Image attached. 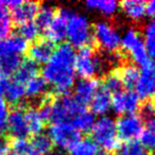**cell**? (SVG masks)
<instances>
[{
	"mask_svg": "<svg viewBox=\"0 0 155 155\" xmlns=\"http://www.w3.org/2000/svg\"><path fill=\"white\" fill-rule=\"evenodd\" d=\"M123 13L132 20H141L146 15V2L138 0H124L120 3Z\"/></svg>",
	"mask_w": 155,
	"mask_h": 155,
	"instance_id": "24",
	"label": "cell"
},
{
	"mask_svg": "<svg viewBox=\"0 0 155 155\" xmlns=\"http://www.w3.org/2000/svg\"><path fill=\"white\" fill-rule=\"evenodd\" d=\"M56 10H54L51 5H39V9L35 16V24L38 27L39 30L45 31L50 24L53 20L54 16H55Z\"/></svg>",
	"mask_w": 155,
	"mask_h": 155,
	"instance_id": "28",
	"label": "cell"
},
{
	"mask_svg": "<svg viewBox=\"0 0 155 155\" xmlns=\"http://www.w3.org/2000/svg\"><path fill=\"white\" fill-rule=\"evenodd\" d=\"M143 41L147 53L150 58H155V17L152 18L143 29Z\"/></svg>",
	"mask_w": 155,
	"mask_h": 155,
	"instance_id": "31",
	"label": "cell"
},
{
	"mask_svg": "<svg viewBox=\"0 0 155 155\" xmlns=\"http://www.w3.org/2000/svg\"><path fill=\"white\" fill-rule=\"evenodd\" d=\"M118 155H150V152L147 151L140 142L136 140L127 141L125 143L121 144L119 150L117 151Z\"/></svg>",
	"mask_w": 155,
	"mask_h": 155,
	"instance_id": "36",
	"label": "cell"
},
{
	"mask_svg": "<svg viewBox=\"0 0 155 155\" xmlns=\"http://www.w3.org/2000/svg\"><path fill=\"white\" fill-rule=\"evenodd\" d=\"M28 41L18 36L17 34H13L2 41H0V55L1 54L21 55L26 51H28Z\"/></svg>",
	"mask_w": 155,
	"mask_h": 155,
	"instance_id": "17",
	"label": "cell"
},
{
	"mask_svg": "<svg viewBox=\"0 0 155 155\" xmlns=\"http://www.w3.org/2000/svg\"><path fill=\"white\" fill-rule=\"evenodd\" d=\"M37 72H38V65L30 58H27L21 62L19 68L14 74V79L22 84H26L33 77L37 75Z\"/></svg>",
	"mask_w": 155,
	"mask_h": 155,
	"instance_id": "25",
	"label": "cell"
},
{
	"mask_svg": "<svg viewBox=\"0 0 155 155\" xmlns=\"http://www.w3.org/2000/svg\"><path fill=\"white\" fill-rule=\"evenodd\" d=\"M101 87L103 89H105L107 93H110V95H114L117 94L119 91H122V83H121L120 79L118 78L117 73L114 71H110L104 77L103 81H102V85Z\"/></svg>",
	"mask_w": 155,
	"mask_h": 155,
	"instance_id": "35",
	"label": "cell"
},
{
	"mask_svg": "<svg viewBox=\"0 0 155 155\" xmlns=\"http://www.w3.org/2000/svg\"><path fill=\"white\" fill-rule=\"evenodd\" d=\"M85 5L89 10L97 11L103 15H113L118 9V3L113 0H88Z\"/></svg>",
	"mask_w": 155,
	"mask_h": 155,
	"instance_id": "29",
	"label": "cell"
},
{
	"mask_svg": "<svg viewBox=\"0 0 155 155\" xmlns=\"http://www.w3.org/2000/svg\"><path fill=\"white\" fill-rule=\"evenodd\" d=\"M30 142L34 155H46L51 152L52 149H53V143H52L51 139L46 134L35 135Z\"/></svg>",
	"mask_w": 155,
	"mask_h": 155,
	"instance_id": "30",
	"label": "cell"
},
{
	"mask_svg": "<svg viewBox=\"0 0 155 155\" xmlns=\"http://www.w3.org/2000/svg\"><path fill=\"white\" fill-rule=\"evenodd\" d=\"M5 79L1 73H0V99H3V87H5Z\"/></svg>",
	"mask_w": 155,
	"mask_h": 155,
	"instance_id": "42",
	"label": "cell"
},
{
	"mask_svg": "<svg viewBox=\"0 0 155 155\" xmlns=\"http://www.w3.org/2000/svg\"><path fill=\"white\" fill-rule=\"evenodd\" d=\"M140 113L138 116L142 120V122L147 124L155 123V101L147 100L139 106Z\"/></svg>",
	"mask_w": 155,
	"mask_h": 155,
	"instance_id": "37",
	"label": "cell"
},
{
	"mask_svg": "<svg viewBox=\"0 0 155 155\" xmlns=\"http://www.w3.org/2000/svg\"><path fill=\"white\" fill-rule=\"evenodd\" d=\"M9 110H8L7 102L3 99H0V135L7 130Z\"/></svg>",
	"mask_w": 155,
	"mask_h": 155,
	"instance_id": "39",
	"label": "cell"
},
{
	"mask_svg": "<svg viewBox=\"0 0 155 155\" xmlns=\"http://www.w3.org/2000/svg\"><path fill=\"white\" fill-rule=\"evenodd\" d=\"M115 72L120 79L122 86H125L129 91L135 87L138 78H139V69L137 68L136 65L132 63L121 64L120 66L117 67V69H115Z\"/></svg>",
	"mask_w": 155,
	"mask_h": 155,
	"instance_id": "18",
	"label": "cell"
},
{
	"mask_svg": "<svg viewBox=\"0 0 155 155\" xmlns=\"http://www.w3.org/2000/svg\"><path fill=\"white\" fill-rule=\"evenodd\" d=\"M140 144L149 152L155 151V123L147 124L139 136Z\"/></svg>",
	"mask_w": 155,
	"mask_h": 155,
	"instance_id": "34",
	"label": "cell"
},
{
	"mask_svg": "<svg viewBox=\"0 0 155 155\" xmlns=\"http://www.w3.org/2000/svg\"><path fill=\"white\" fill-rule=\"evenodd\" d=\"M91 139L103 149V152L114 154L120 148V139L117 135L116 121L110 117L102 116L95 121L91 130Z\"/></svg>",
	"mask_w": 155,
	"mask_h": 155,
	"instance_id": "3",
	"label": "cell"
},
{
	"mask_svg": "<svg viewBox=\"0 0 155 155\" xmlns=\"http://www.w3.org/2000/svg\"><path fill=\"white\" fill-rule=\"evenodd\" d=\"M154 95H155V93H154ZM154 101H155V100H154Z\"/></svg>",
	"mask_w": 155,
	"mask_h": 155,
	"instance_id": "44",
	"label": "cell"
},
{
	"mask_svg": "<svg viewBox=\"0 0 155 155\" xmlns=\"http://www.w3.org/2000/svg\"><path fill=\"white\" fill-rule=\"evenodd\" d=\"M121 48L133 62L140 66H143L150 60L141 34L133 28L125 31L123 37H121Z\"/></svg>",
	"mask_w": 155,
	"mask_h": 155,
	"instance_id": "6",
	"label": "cell"
},
{
	"mask_svg": "<svg viewBox=\"0 0 155 155\" xmlns=\"http://www.w3.org/2000/svg\"><path fill=\"white\" fill-rule=\"evenodd\" d=\"M25 89L29 98H44L48 94V83L41 75H35L25 84Z\"/></svg>",
	"mask_w": 155,
	"mask_h": 155,
	"instance_id": "22",
	"label": "cell"
},
{
	"mask_svg": "<svg viewBox=\"0 0 155 155\" xmlns=\"http://www.w3.org/2000/svg\"><path fill=\"white\" fill-rule=\"evenodd\" d=\"M49 137L53 146L67 150L74 142L81 139L80 133L69 122L52 123L49 127Z\"/></svg>",
	"mask_w": 155,
	"mask_h": 155,
	"instance_id": "8",
	"label": "cell"
},
{
	"mask_svg": "<svg viewBox=\"0 0 155 155\" xmlns=\"http://www.w3.org/2000/svg\"><path fill=\"white\" fill-rule=\"evenodd\" d=\"M9 153V142L3 136L0 135V155H7Z\"/></svg>",
	"mask_w": 155,
	"mask_h": 155,
	"instance_id": "40",
	"label": "cell"
},
{
	"mask_svg": "<svg viewBox=\"0 0 155 155\" xmlns=\"http://www.w3.org/2000/svg\"><path fill=\"white\" fill-rule=\"evenodd\" d=\"M69 10L61 8L56 10L55 16L50 24V26L45 30L46 39L51 41L52 44H62L66 38V21Z\"/></svg>",
	"mask_w": 155,
	"mask_h": 155,
	"instance_id": "12",
	"label": "cell"
},
{
	"mask_svg": "<svg viewBox=\"0 0 155 155\" xmlns=\"http://www.w3.org/2000/svg\"><path fill=\"white\" fill-rule=\"evenodd\" d=\"M54 44L48 39H37L33 41V44L28 48L29 58L34 63L38 64H46L53 54Z\"/></svg>",
	"mask_w": 155,
	"mask_h": 155,
	"instance_id": "15",
	"label": "cell"
},
{
	"mask_svg": "<svg viewBox=\"0 0 155 155\" xmlns=\"http://www.w3.org/2000/svg\"><path fill=\"white\" fill-rule=\"evenodd\" d=\"M70 124L77 130L79 133L83 132L86 133L91 130V127L95 124V115L91 112L87 110L86 108L83 110L81 113L77 115L72 120L70 121Z\"/></svg>",
	"mask_w": 155,
	"mask_h": 155,
	"instance_id": "26",
	"label": "cell"
},
{
	"mask_svg": "<svg viewBox=\"0 0 155 155\" xmlns=\"http://www.w3.org/2000/svg\"><path fill=\"white\" fill-rule=\"evenodd\" d=\"M66 38L69 45L79 49L91 46L93 37V27L84 15L69 10L66 21Z\"/></svg>",
	"mask_w": 155,
	"mask_h": 155,
	"instance_id": "2",
	"label": "cell"
},
{
	"mask_svg": "<svg viewBox=\"0 0 155 155\" xmlns=\"http://www.w3.org/2000/svg\"><path fill=\"white\" fill-rule=\"evenodd\" d=\"M12 151L21 155H34L31 142L26 138H14L12 141Z\"/></svg>",
	"mask_w": 155,
	"mask_h": 155,
	"instance_id": "38",
	"label": "cell"
},
{
	"mask_svg": "<svg viewBox=\"0 0 155 155\" xmlns=\"http://www.w3.org/2000/svg\"><path fill=\"white\" fill-rule=\"evenodd\" d=\"M41 30L34 21H28L25 24L18 25L17 35L27 41H35L38 39Z\"/></svg>",
	"mask_w": 155,
	"mask_h": 155,
	"instance_id": "32",
	"label": "cell"
},
{
	"mask_svg": "<svg viewBox=\"0 0 155 155\" xmlns=\"http://www.w3.org/2000/svg\"><path fill=\"white\" fill-rule=\"evenodd\" d=\"M104 61L91 46H85L75 53L74 71L81 79H94L103 69Z\"/></svg>",
	"mask_w": 155,
	"mask_h": 155,
	"instance_id": "4",
	"label": "cell"
},
{
	"mask_svg": "<svg viewBox=\"0 0 155 155\" xmlns=\"http://www.w3.org/2000/svg\"><path fill=\"white\" fill-rule=\"evenodd\" d=\"M117 135L125 141L135 140L143 131V122L136 114L123 115L116 121Z\"/></svg>",
	"mask_w": 155,
	"mask_h": 155,
	"instance_id": "9",
	"label": "cell"
},
{
	"mask_svg": "<svg viewBox=\"0 0 155 155\" xmlns=\"http://www.w3.org/2000/svg\"><path fill=\"white\" fill-rule=\"evenodd\" d=\"M74 48L68 43L60 44L41 70V77L53 87L54 95L68 94L74 85Z\"/></svg>",
	"mask_w": 155,
	"mask_h": 155,
	"instance_id": "1",
	"label": "cell"
},
{
	"mask_svg": "<svg viewBox=\"0 0 155 155\" xmlns=\"http://www.w3.org/2000/svg\"><path fill=\"white\" fill-rule=\"evenodd\" d=\"M12 31V18L10 10L0 2V41L10 36Z\"/></svg>",
	"mask_w": 155,
	"mask_h": 155,
	"instance_id": "33",
	"label": "cell"
},
{
	"mask_svg": "<svg viewBox=\"0 0 155 155\" xmlns=\"http://www.w3.org/2000/svg\"><path fill=\"white\" fill-rule=\"evenodd\" d=\"M140 106V99L133 91H121L112 97V108L118 115L135 114Z\"/></svg>",
	"mask_w": 155,
	"mask_h": 155,
	"instance_id": "11",
	"label": "cell"
},
{
	"mask_svg": "<svg viewBox=\"0 0 155 155\" xmlns=\"http://www.w3.org/2000/svg\"><path fill=\"white\" fill-rule=\"evenodd\" d=\"M99 87V82L95 79H81L74 85L73 99L82 106H85L91 103Z\"/></svg>",
	"mask_w": 155,
	"mask_h": 155,
	"instance_id": "14",
	"label": "cell"
},
{
	"mask_svg": "<svg viewBox=\"0 0 155 155\" xmlns=\"http://www.w3.org/2000/svg\"><path fill=\"white\" fill-rule=\"evenodd\" d=\"M146 15L150 16V17H155V0L149 1L146 3Z\"/></svg>",
	"mask_w": 155,
	"mask_h": 155,
	"instance_id": "41",
	"label": "cell"
},
{
	"mask_svg": "<svg viewBox=\"0 0 155 155\" xmlns=\"http://www.w3.org/2000/svg\"><path fill=\"white\" fill-rule=\"evenodd\" d=\"M22 60L20 55L15 54H1L0 55V73L3 77L15 74L19 68Z\"/></svg>",
	"mask_w": 155,
	"mask_h": 155,
	"instance_id": "27",
	"label": "cell"
},
{
	"mask_svg": "<svg viewBox=\"0 0 155 155\" xmlns=\"http://www.w3.org/2000/svg\"><path fill=\"white\" fill-rule=\"evenodd\" d=\"M83 110H85V106L79 104L68 94L58 95L56 97L53 96L50 104V115L48 121H51L52 123H70V121Z\"/></svg>",
	"mask_w": 155,
	"mask_h": 155,
	"instance_id": "5",
	"label": "cell"
},
{
	"mask_svg": "<svg viewBox=\"0 0 155 155\" xmlns=\"http://www.w3.org/2000/svg\"><path fill=\"white\" fill-rule=\"evenodd\" d=\"M93 37L97 45L106 52L116 53L121 47V36L107 21H98L93 26Z\"/></svg>",
	"mask_w": 155,
	"mask_h": 155,
	"instance_id": "7",
	"label": "cell"
},
{
	"mask_svg": "<svg viewBox=\"0 0 155 155\" xmlns=\"http://www.w3.org/2000/svg\"><path fill=\"white\" fill-rule=\"evenodd\" d=\"M39 5H41L38 2H34V1H21L16 8L10 10L12 21L18 25L32 21L33 18H35L36 16Z\"/></svg>",
	"mask_w": 155,
	"mask_h": 155,
	"instance_id": "16",
	"label": "cell"
},
{
	"mask_svg": "<svg viewBox=\"0 0 155 155\" xmlns=\"http://www.w3.org/2000/svg\"><path fill=\"white\" fill-rule=\"evenodd\" d=\"M7 130L14 138H26L29 135L27 127L25 108L22 106L15 107L9 113Z\"/></svg>",
	"mask_w": 155,
	"mask_h": 155,
	"instance_id": "13",
	"label": "cell"
},
{
	"mask_svg": "<svg viewBox=\"0 0 155 155\" xmlns=\"http://www.w3.org/2000/svg\"><path fill=\"white\" fill-rule=\"evenodd\" d=\"M89 104L91 112L94 115L103 116L112 108V95L102 87H99Z\"/></svg>",
	"mask_w": 155,
	"mask_h": 155,
	"instance_id": "19",
	"label": "cell"
},
{
	"mask_svg": "<svg viewBox=\"0 0 155 155\" xmlns=\"http://www.w3.org/2000/svg\"><path fill=\"white\" fill-rule=\"evenodd\" d=\"M25 117H26L29 134H32L34 136L41 134L44 127H45L46 121L39 113L38 108L29 107L25 110Z\"/></svg>",
	"mask_w": 155,
	"mask_h": 155,
	"instance_id": "21",
	"label": "cell"
},
{
	"mask_svg": "<svg viewBox=\"0 0 155 155\" xmlns=\"http://www.w3.org/2000/svg\"><path fill=\"white\" fill-rule=\"evenodd\" d=\"M70 155H100L98 144L91 138H83L79 139L77 142L68 148Z\"/></svg>",
	"mask_w": 155,
	"mask_h": 155,
	"instance_id": "23",
	"label": "cell"
},
{
	"mask_svg": "<svg viewBox=\"0 0 155 155\" xmlns=\"http://www.w3.org/2000/svg\"><path fill=\"white\" fill-rule=\"evenodd\" d=\"M26 96V89L25 84L13 80H5V87H3V96L5 101L9 102L11 104H18L21 102L24 97Z\"/></svg>",
	"mask_w": 155,
	"mask_h": 155,
	"instance_id": "20",
	"label": "cell"
},
{
	"mask_svg": "<svg viewBox=\"0 0 155 155\" xmlns=\"http://www.w3.org/2000/svg\"><path fill=\"white\" fill-rule=\"evenodd\" d=\"M7 155H21V154H19L17 152H14V151H9V153Z\"/></svg>",
	"mask_w": 155,
	"mask_h": 155,
	"instance_id": "43",
	"label": "cell"
},
{
	"mask_svg": "<svg viewBox=\"0 0 155 155\" xmlns=\"http://www.w3.org/2000/svg\"><path fill=\"white\" fill-rule=\"evenodd\" d=\"M135 93L140 100H148L155 93V62L149 60L141 66L139 78L135 85Z\"/></svg>",
	"mask_w": 155,
	"mask_h": 155,
	"instance_id": "10",
	"label": "cell"
}]
</instances>
